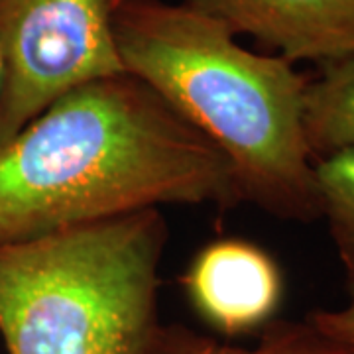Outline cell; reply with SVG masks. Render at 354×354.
I'll return each instance as SVG.
<instances>
[{
	"mask_svg": "<svg viewBox=\"0 0 354 354\" xmlns=\"http://www.w3.org/2000/svg\"><path fill=\"white\" fill-rule=\"evenodd\" d=\"M144 354H354L305 321H272L254 346H239L183 325H160Z\"/></svg>",
	"mask_w": 354,
	"mask_h": 354,
	"instance_id": "7",
	"label": "cell"
},
{
	"mask_svg": "<svg viewBox=\"0 0 354 354\" xmlns=\"http://www.w3.org/2000/svg\"><path fill=\"white\" fill-rule=\"evenodd\" d=\"M321 218H327L348 293L354 295V146L313 162Z\"/></svg>",
	"mask_w": 354,
	"mask_h": 354,
	"instance_id": "9",
	"label": "cell"
},
{
	"mask_svg": "<svg viewBox=\"0 0 354 354\" xmlns=\"http://www.w3.org/2000/svg\"><path fill=\"white\" fill-rule=\"evenodd\" d=\"M236 36H250L281 59L335 62L354 55V0H183Z\"/></svg>",
	"mask_w": 354,
	"mask_h": 354,
	"instance_id": "6",
	"label": "cell"
},
{
	"mask_svg": "<svg viewBox=\"0 0 354 354\" xmlns=\"http://www.w3.org/2000/svg\"><path fill=\"white\" fill-rule=\"evenodd\" d=\"M127 2H132V0H111V6H113V10H116V8H120L122 4H127Z\"/></svg>",
	"mask_w": 354,
	"mask_h": 354,
	"instance_id": "11",
	"label": "cell"
},
{
	"mask_svg": "<svg viewBox=\"0 0 354 354\" xmlns=\"http://www.w3.org/2000/svg\"><path fill=\"white\" fill-rule=\"evenodd\" d=\"M0 88H2V62H0Z\"/></svg>",
	"mask_w": 354,
	"mask_h": 354,
	"instance_id": "12",
	"label": "cell"
},
{
	"mask_svg": "<svg viewBox=\"0 0 354 354\" xmlns=\"http://www.w3.org/2000/svg\"><path fill=\"white\" fill-rule=\"evenodd\" d=\"M160 209L0 242L8 354H144L160 327Z\"/></svg>",
	"mask_w": 354,
	"mask_h": 354,
	"instance_id": "3",
	"label": "cell"
},
{
	"mask_svg": "<svg viewBox=\"0 0 354 354\" xmlns=\"http://www.w3.org/2000/svg\"><path fill=\"white\" fill-rule=\"evenodd\" d=\"M304 134L313 162L354 146V55L319 64L307 77Z\"/></svg>",
	"mask_w": 354,
	"mask_h": 354,
	"instance_id": "8",
	"label": "cell"
},
{
	"mask_svg": "<svg viewBox=\"0 0 354 354\" xmlns=\"http://www.w3.org/2000/svg\"><path fill=\"white\" fill-rule=\"evenodd\" d=\"M183 288L207 325L239 337L272 323L283 278L278 262L258 244L221 239L195 254L183 274Z\"/></svg>",
	"mask_w": 354,
	"mask_h": 354,
	"instance_id": "5",
	"label": "cell"
},
{
	"mask_svg": "<svg viewBox=\"0 0 354 354\" xmlns=\"http://www.w3.org/2000/svg\"><path fill=\"white\" fill-rule=\"evenodd\" d=\"M307 321L330 339L354 346V295L344 307L317 309L307 315Z\"/></svg>",
	"mask_w": 354,
	"mask_h": 354,
	"instance_id": "10",
	"label": "cell"
},
{
	"mask_svg": "<svg viewBox=\"0 0 354 354\" xmlns=\"http://www.w3.org/2000/svg\"><path fill=\"white\" fill-rule=\"evenodd\" d=\"M241 201L227 158L130 73L67 93L0 146V242Z\"/></svg>",
	"mask_w": 354,
	"mask_h": 354,
	"instance_id": "1",
	"label": "cell"
},
{
	"mask_svg": "<svg viewBox=\"0 0 354 354\" xmlns=\"http://www.w3.org/2000/svg\"><path fill=\"white\" fill-rule=\"evenodd\" d=\"M111 0H0V146L51 102L127 73Z\"/></svg>",
	"mask_w": 354,
	"mask_h": 354,
	"instance_id": "4",
	"label": "cell"
},
{
	"mask_svg": "<svg viewBox=\"0 0 354 354\" xmlns=\"http://www.w3.org/2000/svg\"><path fill=\"white\" fill-rule=\"evenodd\" d=\"M113 22L127 73L227 158L242 201L283 221L321 218L304 134L307 77L293 64L244 48L223 22L183 2L132 0Z\"/></svg>",
	"mask_w": 354,
	"mask_h": 354,
	"instance_id": "2",
	"label": "cell"
}]
</instances>
